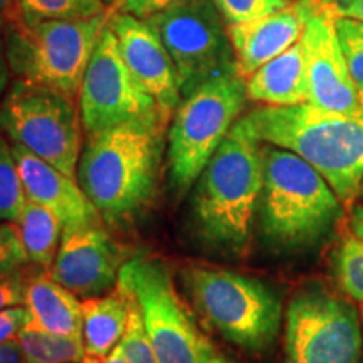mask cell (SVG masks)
Segmentation results:
<instances>
[{
    "mask_svg": "<svg viewBox=\"0 0 363 363\" xmlns=\"http://www.w3.org/2000/svg\"><path fill=\"white\" fill-rule=\"evenodd\" d=\"M169 121L158 113L88 135L76 175L106 224L130 222L152 203Z\"/></svg>",
    "mask_w": 363,
    "mask_h": 363,
    "instance_id": "1",
    "label": "cell"
},
{
    "mask_svg": "<svg viewBox=\"0 0 363 363\" xmlns=\"http://www.w3.org/2000/svg\"><path fill=\"white\" fill-rule=\"evenodd\" d=\"M235 126L261 143L293 152L325 177L350 206L363 185V113L321 110L311 103L267 106L247 111Z\"/></svg>",
    "mask_w": 363,
    "mask_h": 363,
    "instance_id": "2",
    "label": "cell"
},
{
    "mask_svg": "<svg viewBox=\"0 0 363 363\" xmlns=\"http://www.w3.org/2000/svg\"><path fill=\"white\" fill-rule=\"evenodd\" d=\"M261 147L234 125L195 180L190 225L211 251L233 257L249 251L262 190Z\"/></svg>",
    "mask_w": 363,
    "mask_h": 363,
    "instance_id": "3",
    "label": "cell"
},
{
    "mask_svg": "<svg viewBox=\"0 0 363 363\" xmlns=\"http://www.w3.org/2000/svg\"><path fill=\"white\" fill-rule=\"evenodd\" d=\"M262 190L257 227L279 254L311 251L343 219V202L323 175L288 150L262 143Z\"/></svg>",
    "mask_w": 363,
    "mask_h": 363,
    "instance_id": "4",
    "label": "cell"
},
{
    "mask_svg": "<svg viewBox=\"0 0 363 363\" xmlns=\"http://www.w3.org/2000/svg\"><path fill=\"white\" fill-rule=\"evenodd\" d=\"M182 286L206 323L242 350H269L283 321L279 294L264 281L225 267L189 264Z\"/></svg>",
    "mask_w": 363,
    "mask_h": 363,
    "instance_id": "5",
    "label": "cell"
},
{
    "mask_svg": "<svg viewBox=\"0 0 363 363\" xmlns=\"http://www.w3.org/2000/svg\"><path fill=\"white\" fill-rule=\"evenodd\" d=\"M120 9L81 21L16 22L4 27L9 66L16 79L79 96L86 67L99 34Z\"/></svg>",
    "mask_w": 363,
    "mask_h": 363,
    "instance_id": "6",
    "label": "cell"
},
{
    "mask_svg": "<svg viewBox=\"0 0 363 363\" xmlns=\"http://www.w3.org/2000/svg\"><path fill=\"white\" fill-rule=\"evenodd\" d=\"M246 101V79L239 71L216 76L182 98L167 135L170 180L179 192L194 187Z\"/></svg>",
    "mask_w": 363,
    "mask_h": 363,
    "instance_id": "7",
    "label": "cell"
},
{
    "mask_svg": "<svg viewBox=\"0 0 363 363\" xmlns=\"http://www.w3.org/2000/svg\"><path fill=\"white\" fill-rule=\"evenodd\" d=\"M81 126L76 99L59 91L16 79L0 99V130L72 179L81 157Z\"/></svg>",
    "mask_w": 363,
    "mask_h": 363,
    "instance_id": "8",
    "label": "cell"
},
{
    "mask_svg": "<svg viewBox=\"0 0 363 363\" xmlns=\"http://www.w3.org/2000/svg\"><path fill=\"white\" fill-rule=\"evenodd\" d=\"M360 316L318 281L303 284L284 316V363H362Z\"/></svg>",
    "mask_w": 363,
    "mask_h": 363,
    "instance_id": "9",
    "label": "cell"
},
{
    "mask_svg": "<svg viewBox=\"0 0 363 363\" xmlns=\"http://www.w3.org/2000/svg\"><path fill=\"white\" fill-rule=\"evenodd\" d=\"M116 286L138 308L158 363H201L206 338L160 259L143 254L131 257L121 266Z\"/></svg>",
    "mask_w": 363,
    "mask_h": 363,
    "instance_id": "10",
    "label": "cell"
},
{
    "mask_svg": "<svg viewBox=\"0 0 363 363\" xmlns=\"http://www.w3.org/2000/svg\"><path fill=\"white\" fill-rule=\"evenodd\" d=\"M145 21L174 61L182 98L216 76L238 71L225 21L212 0H190Z\"/></svg>",
    "mask_w": 363,
    "mask_h": 363,
    "instance_id": "11",
    "label": "cell"
},
{
    "mask_svg": "<svg viewBox=\"0 0 363 363\" xmlns=\"http://www.w3.org/2000/svg\"><path fill=\"white\" fill-rule=\"evenodd\" d=\"M78 98L86 135L163 113L131 74L110 22L94 45Z\"/></svg>",
    "mask_w": 363,
    "mask_h": 363,
    "instance_id": "12",
    "label": "cell"
},
{
    "mask_svg": "<svg viewBox=\"0 0 363 363\" xmlns=\"http://www.w3.org/2000/svg\"><path fill=\"white\" fill-rule=\"evenodd\" d=\"M299 43L306 61L308 103L345 115L363 113V94L348 69L335 17L321 2L316 4L308 17Z\"/></svg>",
    "mask_w": 363,
    "mask_h": 363,
    "instance_id": "13",
    "label": "cell"
},
{
    "mask_svg": "<svg viewBox=\"0 0 363 363\" xmlns=\"http://www.w3.org/2000/svg\"><path fill=\"white\" fill-rule=\"evenodd\" d=\"M125 262L123 249L103 225H91L62 234L49 276L76 296L94 298L118 284Z\"/></svg>",
    "mask_w": 363,
    "mask_h": 363,
    "instance_id": "14",
    "label": "cell"
},
{
    "mask_svg": "<svg viewBox=\"0 0 363 363\" xmlns=\"http://www.w3.org/2000/svg\"><path fill=\"white\" fill-rule=\"evenodd\" d=\"M110 27L131 74L172 118L182 101V93L175 65L162 39L147 21L121 11L113 13Z\"/></svg>",
    "mask_w": 363,
    "mask_h": 363,
    "instance_id": "15",
    "label": "cell"
},
{
    "mask_svg": "<svg viewBox=\"0 0 363 363\" xmlns=\"http://www.w3.org/2000/svg\"><path fill=\"white\" fill-rule=\"evenodd\" d=\"M12 153L27 199L43 203L54 212L62 225V234L91 225H103L101 214L72 177L16 142H12Z\"/></svg>",
    "mask_w": 363,
    "mask_h": 363,
    "instance_id": "16",
    "label": "cell"
},
{
    "mask_svg": "<svg viewBox=\"0 0 363 363\" xmlns=\"http://www.w3.org/2000/svg\"><path fill=\"white\" fill-rule=\"evenodd\" d=\"M316 4V0H296L261 19L227 26L239 74L247 79L262 65L296 44Z\"/></svg>",
    "mask_w": 363,
    "mask_h": 363,
    "instance_id": "17",
    "label": "cell"
},
{
    "mask_svg": "<svg viewBox=\"0 0 363 363\" xmlns=\"http://www.w3.org/2000/svg\"><path fill=\"white\" fill-rule=\"evenodd\" d=\"M247 99L267 106H293L308 101L306 61L301 43L293 44L246 79Z\"/></svg>",
    "mask_w": 363,
    "mask_h": 363,
    "instance_id": "18",
    "label": "cell"
},
{
    "mask_svg": "<svg viewBox=\"0 0 363 363\" xmlns=\"http://www.w3.org/2000/svg\"><path fill=\"white\" fill-rule=\"evenodd\" d=\"M130 318V301L116 286L104 296L83 303V363H104L120 345Z\"/></svg>",
    "mask_w": 363,
    "mask_h": 363,
    "instance_id": "19",
    "label": "cell"
},
{
    "mask_svg": "<svg viewBox=\"0 0 363 363\" xmlns=\"http://www.w3.org/2000/svg\"><path fill=\"white\" fill-rule=\"evenodd\" d=\"M30 325L69 337H83V303L51 276H30L26 289Z\"/></svg>",
    "mask_w": 363,
    "mask_h": 363,
    "instance_id": "20",
    "label": "cell"
},
{
    "mask_svg": "<svg viewBox=\"0 0 363 363\" xmlns=\"http://www.w3.org/2000/svg\"><path fill=\"white\" fill-rule=\"evenodd\" d=\"M13 224L19 230L29 262L40 269H51L62 235V225L56 214L43 203L27 199L24 211Z\"/></svg>",
    "mask_w": 363,
    "mask_h": 363,
    "instance_id": "21",
    "label": "cell"
},
{
    "mask_svg": "<svg viewBox=\"0 0 363 363\" xmlns=\"http://www.w3.org/2000/svg\"><path fill=\"white\" fill-rule=\"evenodd\" d=\"M27 363H83V337H69L27 325L17 335Z\"/></svg>",
    "mask_w": 363,
    "mask_h": 363,
    "instance_id": "22",
    "label": "cell"
},
{
    "mask_svg": "<svg viewBox=\"0 0 363 363\" xmlns=\"http://www.w3.org/2000/svg\"><path fill=\"white\" fill-rule=\"evenodd\" d=\"M111 9L116 7L106 6L103 0H16V13L11 24L91 19Z\"/></svg>",
    "mask_w": 363,
    "mask_h": 363,
    "instance_id": "23",
    "label": "cell"
},
{
    "mask_svg": "<svg viewBox=\"0 0 363 363\" xmlns=\"http://www.w3.org/2000/svg\"><path fill=\"white\" fill-rule=\"evenodd\" d=\"M331 264L343 293L363 303V240L353 233L345 234L333 251Z\"/></svg>",
    "mask_w": 363,
    "mask_h": 363,
    "instance_id": "24",
    "label": "cell"
},
{
    "mask_svg": "<svg viewBox=\"0 0 363 363\" xmlns=\"http://www.w3.org/2000/svg\"><path fill=\"white\" fill-rule=\"evenodd\" d=\"M27 195L22 185L12 145L0 133V220L16 222L24 211Z\"/></svg>",
    "mask_w": 363,
    "mask_h": 363,
    "instance_id": "25",
    "label": "cell"
},
{
    "mask_svg": "<svg viewBox=\"0 0 363 363\" xmlns=\"http://www.w3.org/2000/svg\"><path fill=\"white\" fill-rule=\"evenodd\" d=\"M335 27L352 78L363 94V22L335 17Z\"/></svg>",
    "mask_w": 363,
    "mask_h": 363,
    "instance_id": "26",
    "label": "cell"
},
{
    "mask_svg": "<svg viewBox=\"0 0 363 363\" xmlns=\"http://www.w3.org/2000/svg\"><path fill=\"white\" fill-rule=\"evenodd\" d=\"M128 301H130L128 325H126L125 335L120 342L126 360H128V363H158L152 343H150L148 340L147 330H145L143 326L142 315H140L138 308H136L135 303L131 301V298H128Z\"/></svg>",
    "mask_w": 363,
    "mask_h": 363,
    "instance_id": "27",
    "label": "cell"
},
{
    "mask_svg": "<svg viewBox=\"0 0 363 363\" xmlns=\"http://www.w3.org/2000/svg\"><path fill=\"white\" fill-rule=\"evenodd\" d=\"M227 26L261 19L288 6L286 0H212Z\"/></svg>",
    "mask_w": 363,
    "mask_h": 363,
    "instance_id": "28",
    "label": "cell"
},
{
    "mask_svg": "<svg viewBox=\"0 0 363 363\" xmlns=\"http://www.w3.org/2000/svg\"><path fill=\"white\" fill-rule=\"evenodd\" d=\"M29 262L19 230L13 222L0 220V278L21 269Z\"/></svg>",
    "mask_w": 363,
    "mask_h": 363,
    "instance_id": "29",
    "label": "cell"
},
{
    "mask_svg": "<svg viewBox=\"0 0 363 363\" xmlns=\"http://www.w3.org/2000/svg\"><path fill=\"white\" fill-rule=\"evenodd\" d=\"M29 278L30 274H27L26 266L0 278V311L24 305Z\"/></svg>",
    "mask_w": 363,
    "mask_h": 363,
    "instance_id": "30",
    "label": "cell"
},
{
    "mask_svg": "<svg viewBox=\"0 0 363 363\" xmlns=\"http://www.w3.org/2000/svg\"><path fill=\"white\" fill-rule=\"evenodd\" d=\"M30 323V313L26 305L12 306L0 311V345L17 338L21 330Z\"/></svg>",
    "mask_w": 363,
    "mask_h": 363,
    "instance_id": "31",
    "label": "cell"
},
{
    "mask_svg": "<svg viewBox=\"0 0 363 363\" xmlns=\"http://www.w3.org/2000/svg\"><path fill=\"white\" fill-rule=\"evenodd\" d=\"M185 2H190V0H123L120 11L140 17V19H148L158 12Z\"/></svg>",
    "mask_w": 363,
    "mask_h": 363,
    "instance_id": "32",
    "label": "cell"
},
{
    "mask_svg": "<svg viewBox=\"0 0 363 363\" xmlns=\"http://www.w3.org/2000/svg\"><path fill=\"white\" fill-rule=\"evenodd\" d=\"M321 6L333 17L363 22V0H321Z\"/></svg>",
    "mask_w": 363,
    "mask_h": 363,
    "instance_id": "33",
    "label": "cell"
},
{
    "mask_svg": "<svg viewBox=\"0 0 363 363\" xmlns=\"http://www.w3.org/2000/svg\"><path fill=\"white\" fill-rule=\"evenodd\" d=\"M0 363H27L19 340L12 338L0 345Z\"/></svg>",
    "mask_w": 363,
    "mask_h": 363,
    "instance_id": "34",
    "label": "cell"
},
{
    "mask_svg": "<svg viewBox=\"0 0 363 363\" xmlns=\"http://www.w3.org/2000/svg\"><path fill=\"white\" fill-rule=\"evenodd\" d=\"M11 74L12 71H11V66H9L6 43H4V39L0 38V99H2L4 94L7 93Z\"/></svg>",
    "mask_w": 363,
    "mask_h": 363,
    "instance_id": "35",
    "label": "cell"
},
{
    "mask_svg": "<svg viewBox=\"0 0 363 363\" xmlns=\"http://www.w3.org/2000/svg\"><path fill=\"white\" fill-rule=\"evenodd\" d=\"M16 13V0H0V29L11 24Z\"/></svg>",
    "mask_w": 363,
    "mask_h": 363,
    "instance_id": "36",
    "label": "cell"
},
{
    "mask_svg": "<svg viewBox=\"0 0 363 363\" xmlns=\"http://www.w3.org/2000/svg\"><path fill=\"white\" fill-rule=\"evenodd\" d=\"M350 230L363 240V206H355L350 212Z\"/></svg>",
    "mask_w": 363,
    "mask_h": 363,
    "instance_id": "37",
    "label": "cell"
},
{
    "mask_svg": "<svg viewBox=\"0 0 363 363\" xmlns=\"http://www.w3.org/2000/svg\"><path fill=\"white\" fill-rule=\"evenodd\" d=\"M201 363H234V362L229 360V358H225V357L217 355V353L214 352V348H212V345L206 340V343H203V347H202Z\"/></svg>",
    "mask_w": 363,
    "mask_h": 363,
    "instance_id": "38",
    "label": "cell"
},
{
    "mask_svg": "<svg viewBox=\"0 0 363 363\" xmlns=\"http://www.w3.org/2000/svg\"><path fill=\"white\" fill-rule=\"evenodd\" d=\"M104 363H128V360H126V357L123 353V348H121V345H118L115 350L110 353V357L106 358V362Z\"/></svg>",
    "mask_w": 363,
    "mask_h": 363,
    "instance_id": "39",
    "label": "cell"
},
{
    "mask_svg": "<svg viewBox=\"0 0 363 363\" xmlns=\"http://www.w3.org/2000/svg\"><path fill=\"white\" fill-rule=\"evenodd\" d=\"M104 4H106V6H110V7H116V9H120L121 7V4H123V0H103Z\"/></svg>",
    "mask_w": 363,
    "mask_h": 363,
    "instance_id": "40",
    "label": "cell"
},
{
    "mask_svg": "<svg viewBox=\"0 0 363 363\" xmlns=\"http://www.w3.org/2000/svg\"><path fill=\"white\" fill-rule=\"evenodd\" d=\"M360 195H362V199H363V185H362V192H360Z\"/></svg>",
    "mask_w": 363,
    "mask_h": 363,
    "instance_id": "41",
    "label": "cell"
},
{
    "mask_svg": "<svg viewBox=\"0 0 363 363\" xmlns=\"http://www.w3.org/2000/svg\"><path fill=\"white\" fill-rule=\"evenodd\" d=\"M362 321H363V306H362Z\"/></svg>",
    "mask_w": 363,
    "mask_h": 363,
    "instance_id": "42",
    "label": "cell"
}]
</instances>
